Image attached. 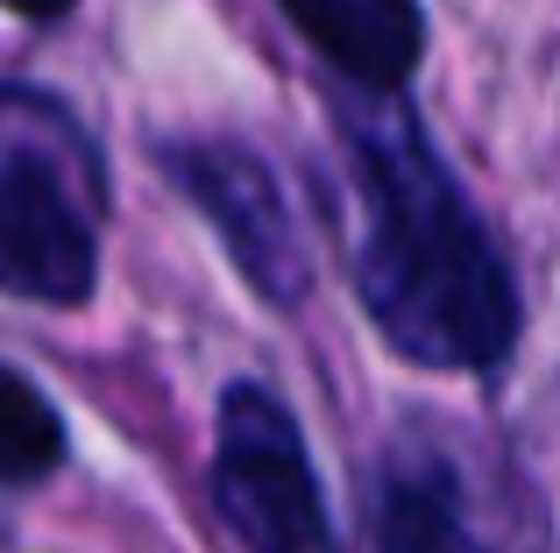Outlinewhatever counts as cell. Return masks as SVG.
<instances>
[{
	"label": "cell",
	"mask_w": 560,
	"mask_h": 553,
	"mask_svg": "<svg viewBox=\"0 0 560 553\" xmlns=\"http://www.w3.org/2000/svg\"><path fill=\"white\" fill-rule=\"evenodd\" d=\"M0 291L79 305L93 291V164L57 107L0 93Z\"/></svg>",
	"instance_id": "obj_2"
},
{
	"label": "cell",
	"mask_w": 560,
	"mask_h": 553,
	"mask_svg": "<svg viewBox=\"0 0 560 553\" xmlns=\"http://www.w3.org/2000/svg\"><path fill=\"white\" fill-rule=\"evenodd\" d=\"M277 8L305 28V43L334 71H348L355 85H376V93L405 85L425 50L419 0H277Z\"/></svg>",
	"instance_id": "obj_5"
},
{
	"label": "cell",
	"mask_w": 560,
	"mask_h": 553,
	"mask_svg": "<svg viewBox=\"0 0 560 553\" xmlns=\"http://www.w3.org/2000/svg\"><path fill=\"white\" fill-rule=\"evenodd\" d=\"M355 284L390 348L425 369H497L518 333V298L419 128L397 114L355 121Z\"/></svg>",
	"instance_id": "obj_1"
},
{
	"label": "cell",
	"mask_w": 560,
	"mask_h": 553,
	"mask_svg": "<svg viewBox=\"0 0 560 553\" xmlns=\"http://www.w3.org/2000/svg\"><path fill=\"white\" fill-rule=\"evenodd\" d=\"M57 455H65V426L43 404V390L0 369V483H36L57 469Z\"/></svg>",
	"instance_id": "obj_7"
},
{
	"label": "cell",
	"mask_w": 560,
	"mask_h": 553,
	"mask_svg": "<svg viewBox=\"0 0 560 553\" xmlns=\"http://www.w3.org/2000/svg\"><path fill=\"white\" fill-rule=\"evenodd\" d=\"M213 497L248 553H334L319 475L305 461L291 412L270 390H228L220 404Z\"/></svg>",
	"instance_id": "obj_3"
},
{
	"label": "cell",
	"mask_w": 560,
	"mask_h": 553,
	"mask_svg": "<svg viewBox=\"0 0 560 553\" xmlns=\"http://www.w3.org/2000/svg\"><path fill=\"white\" fill-rule=\"evenodd\" d=\"M171 170L185 178V192L199 199V213L220 227L228 256L242 263V276L262 291L270 305H299L313 270H305V242L299 221H291L277 178L234 142H199V150H178Z\"/></svg>",
	"instance_id": "obj_4"
},
{
	"label": "cell",
	"mask_w": 560,
	"mask_h": 553,
	"mask_svg": "<svg viewBox=\"0 0 560 553\" xmlns=\"http://www.w3.org/2000/svg\"><path fill=\"white\" fill-rule=\"evenodd\" d=\"M462 540V511L440 469H397L376 511V546L383 553H454Z\"/></svg>",
	"instance_id": "obj_6"
},
{
	"label": "cell",
	"mask_w": 560,
	"mask_h": 553,
	"mask_svg": "<svg viewBox=\"0 0 560 553\" xmlns=\"http://www.w3.org/2000/svg\"><path fill=\"white\" fill-rule=\"evenodd\" d=\"M8 8H22V14H36V22H57V14L71 8V0H8Z\"/></svg>",
	"instance_id": "obj_8"
}]
</instances>
